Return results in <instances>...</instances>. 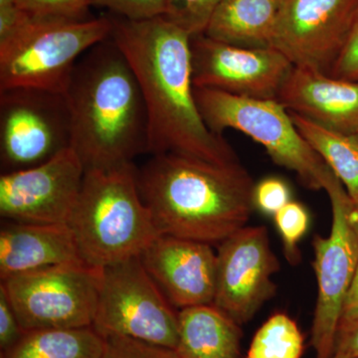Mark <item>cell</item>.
<instances>
[{
    "mask_svg": "<svg viewBox=\"0 0 358 358\" xmlns=\"http://www.w3.org/2000/svg\"><path fill=\"white\" fill-rule=\"evenodd\" d=\"M108 15L110 38L128 59L147 105L148 154L239 162L228 141L213 133L200 115L192 81V36L164 16L136 21Z\"/></svg>",
    "mask_w": 358,
    "mask_h": 358,
    "instance_id": "6da1fadb",
    "label": "cell"
},
{
    "mask_svg": "<svg viewBox=\"0 0 358 358\" xmlns=\"http://www.w3.org/2000/svg\"><path fill=\"white\" fill-rule=\"evenodd\" d=\"M65 95L71 148L85 171L119 169L148 154L150 120L143 91L110 37L78 60Z\"/></svg>",
    "mask_w": 358,
    "mask_h": 358,
    "instance_id": "7a4b0ae2",
    "label": "cell"
},
{
    "mask_svg": "<svg viewBox=\"0 0 358 358\" xmlns=\"http://www.w3.org/2000/svg\"><path fill=\"white\" fill-rule=\"evenodd\" d=\"M138 185L162 234L207 244L246 227L254 208L255 185L240 162L152 155L138 169Z\"/></svg>",
    "mask_w": 358,
    "mask_h": 358,
    "instance_id": "3957f363",
    "label": "cell"
},
{
    "mask_svg": "<svg viewBox=\"0 0 358 358\" xmlns=\"http://www.w3.org/2000/svg\"><path fill=\"white\" fill-rule=\"evenodd\" d=\"M68 225L82 261L101 268L138 258L162 235L141 199L134 164L85 171Z\"/></svg>",
    "mask_w": 358,
    "mask_h": 358,
    "instance_id": "277c9868",
    "label": "cell"
},
{
    "mask_svg": "<svg viewBox=\"0 0 358 358\" xmlns=\"http://www.w3.org/2000/svg\"><path fill=\"white\" fill-rule=\"evenodd\" d=\"M110 32L108 14L86 20L29 14L0 39V91L29 88L65 94L78 60L110 38Z\"/></svg>",
    "mask_w": 358,
    "mask_h": 358,
    "instance_id": "5b68a950",
    "label": "cell"
},
{
    "mask_svg": "<svg viewBox=\"0 0 358 358\" xmlns=\"http://www.w3.org/2000/svg\"><path fill=\"white\" fill-rule=\"evenodd\" d=\"M194 96L202 119L213 133L241 131L263 145L275 164L294 171L306 187L324 189L331 169L299 133L279 101L195 87Z\"/></svg>",
    "mask_w": 358,
    "mask_h": 358,
    "instance_id": "8992f818",
    "label": "cell"
},
{
    "mask_svg": "<svg viewBox=\"0 0 358 358\" xmlns=\"http://www.w3.org/2000/svg\"><path fill=\"white\" fill-rule=\"evenodd\" d=\"M103 268L63 264L2 281L23 331L93 327Z\"/></svg>",
    "mask_w": 358,
    "mask_h": 358,
    "instance_id": "52a82bcc",
    "label": "cell"
},
{
    "mask_svg": "<svg viewBox=\"0 0 358 358\" xmlns=\"http://www.w3.org/2000/svg\"><path fill=\"white\" fill-rule=\"evenodd\" d=\"M174 308L138 257L103 268L93 327L102 336H127L176 350Z\"/></svg>",
    "mask_w": 358,
    "mask_h": 358,
    "instance_id": "ba28073f",
    "label": "cell"
},
{
    "mask_svg": "<svg viewBox=\"0 0 358 358\" xmlns=\"http://www.w3.org/2000/svg\"><path fill=\"white\" fill-rule=\"evenodd\" d=\"M71 136L65 94L29 88L0 91L2 173L43 164L71 148Z\"/></svg>",
    "mask_w": 358,
    "mask_h": 358,
    "instance_id": "9c48e42d",
    "label": "cell"
},
{
    "mask_svg": "<svg viewBox=\"0 0 358 358\" xmlns=\"http://www.w3.org/2000/svg\"><path fill=\"white\" fill-rule=\"evenodd\" d=\"M324 190L331 200L333 222L329 236L317 235L313 242L317 281L312 329L315 358L333 357L343 301L358 266V240L348 220L352 199L333 171Z\"/></svg>",
    "mask_w": 358,
    "mask_h": 358,
    "instance_id": "30bf717a",
    "label": "cell"
},
{
    "mask_svg": "<svg viewBox=\"0 0 358 358\" xmlns=\"http://www.w3.org/2000/svg\"><path fill=\"white\" fill-rule=\"evenodd\" d=\"M357 9L358 0H282L271 47L294 67L329 74Z\"/></svg>",
    "mask_w": 358,
    "mask_h": 358,
    "instance_id": "8fae6325",
    "label": "cell"
},
{
    "mask_svg": "<svg viewBox=\"0 0 358 358\" xmlns=\"http://www.w3.org/2000/svg\"><path fill=\"white\" fill-rule=\"evenodd\" d=\"M192 81L246 98L277 100L294 65L273 47L235 46L201 34L192 37Z\"/></svg>",
    "mask_w": 358,
    "mask_h": 358,
    "instance_id": "7c38bea8",
    "label": "cell"
},
{
    "mask_svg": "<svg viewBox=\"0 0 358 358\" xmlns=\"http://www.w3.org/2000/svg\"><path fill=\"white\" fill-rule=\"evenodd\" d=\"M85 176L71 148L39 166L0 176V215L6 221L68 223Z\"/></svg>",
    "mask_w": 358,
    "mask_h": 358,
    "instance_id": "4fadbf2b",
    "label": "cell"
},
{
    "mask_svg": "<svg viewBox=\"0 0 358 358\" xmlns=\"http://www.w3.org/2000/svg\"><path fill=\"white\" fill-rule=\"evenodd\" d=\"M216 267L214 307L238 324L248 322L271 296L279 261L264 226L244 227L221 242Z\"/></svg>",
    "mask_w": 358,
    "mask_h": 358,
    "instance_id": "5bb4252c",
    "label": "cell"
},
{
    "mask_svg": "<svg viewBox=\"0 0 358 358\" xmlns=\"http://www.w3.org/2000/svg\"><path fill=\"white\" fill-rule=\"evenodd\" d=\"M148 275L176 308L212 305L217 256L210 244L162 234L140 256Z\"/></svg>",
    "mask_w": 358,
    "mask_h": 358,
    "instance_id": "9a60e30c",
    "label": "cell"
},
{
    "mask_svg": "<svg viewBox=\"0 0 358 358\" xmlns=\"http://www.w3.org/2000/svg\"><path fill=\"white\" fill-rule=\"evenodd\" d=\"M277 101L324 128L358 134V82L294 66Z\"/></svg>",
    "mask_w": 358,
    "mask_h": 358,
    "instance_id": "2e32d148",
    "label": "cell"
},
{
    "mask_svg": "<svg viewBox=\"0 0 358 358\" xmlns=\"http://www.w3.org/2000/svg\"><path fill=\"white\" fill-rule=\"evenodd\" d=\"M83 262L68 223L7 221L0 230V279L40 268Z\"/></svg>",
    "mask_w": 358,
    "mask_h": 358,
    "instance_id": "e0dca14e",
    "label": "cell"
},
{
    "mask_svg": "<svg viewBox=\"0 0 358 358\" xmlns=\"http://www.w3.org/2000/svg\"><path fill=\"white\" fill-rule=\"evenodd\" d=\"M240 324L213 305L178 312L176 352L181 358H241Z\"/></svg>",
    "mask_w": 358,
    "mask_h": 358,
    "instance_id": "ac0fdd59",
    "label": "cell"
},
{
    "mask_svg": "<svg viewBox=\"0 0 358 358\" xmlns=\"http://www.w3.org/2000/svg\"><path fill=\"white\" fill-rule=\"evenodd\" d=\"M282 0H221L204 35L235 46L271 47Z\"/></svg>",
    "mask_w": 358,
    "mask_h": 358,
    "instance_id": "d6986e66",
    "label": "cell"
},
{
    "mask_svg": "<svg viewBox=\"0 0 358 358\" xmlns=\"http://www.w3.org/2000/svg\"><path fill=\"white\" fill-rule=\"evenodd\" d=\"M105 341L93 327L25 331L1 358H102Z\"/></svg>",
    "mask_w": 358,
    "mask_h": 358,
    "instance_id": "ffe728a7",
    "label": "cell"
},
{
    "mask_svg": "<svg viewBox=\"0 0 358 358\" xmlns=\"http://www.w3.org/2000/svg\"><path fill=\"white\" fill-rule=\"evenodd\" d=\"M289 113L299 133L358 201V134L339 133Z\"/></svg>",
    "mask_w": 358,
    "mask_h": 358,
    "instance_id": "44dd1931",
    "label": "cell"
},
{
    "mask_svg": "<svg viewBox=\"0 0 358 358\" xmlns=\"http://www.w3.org/2000/svg\"><path fill=\"white\" fill-rule=\"evenodd\" d=\"M303 343L296 320L285 313H274L257 331L246 358H301Z\"/></svg>",
    "mask_w": 358,
    "mask_h": 358,
    "instance_id": "7402d4cb",
    "label": "cell"
},
{
    "mask_svg": "<svg viewBox=\"0 0 358 358\" xmlns=\"http://www.w3.org/2000/svg\"><path fill=\"white\" fill-rule=\"evenodd\" d=\"M275 227L281 236L285 256L289 264L300 262L298 246L310 226V214L300 202L291 201L274 215Z\"/></svg>",
    "mask_w": 358,
    "mask_h": 358,
    "instance_id": "603a6c76",
    "label": "cell"
},
{
    "mask_svg": "<svg viewBox=\"0 0 358 358\" xmlns=\"http://www.w3.org/2000/svg\"><path fill=\"white\" fill-rule=\"evenodd\" d=\"M221 0H167L164 17L192 37L204 34Z\"/></svg>",
    "mask_w": 358,
    "mask_h": 358,
    "instance_id": "cb8c5ba5",
    "label": "cell"
},
{
    "mask_svg": "<svg viewBox=\"0 0 358 358\" xmlns=\"http://www.w3.org/2000/svg\"><path fill=\"white\" fill-rule=\"evenodd\" d=\"M102 358H181L176 350L127 336H106Z\"/></svg>",
    "mask_w": 358,
    "mask_h": 358,
    "instance_id": "d4e9b609",
    "label": "cell"
},
{
    "mask_svg": "<svg viewBox=\"0 0 358 358\" xmlns=\"http://www.w3.org/2000/svg\"><path fill=\"white\" fill-rule=\"evenodd\" d=\"M21 8L39 17L86 20L92 0H16Z\"/></svg>",
    "mask_w": 358,
    "mask_h": 358,
    "instance_id": "484cf974",
    "label": "cell"
},
{
    "mask_svg": "<svg viewBox=\"0 0 358 358\" xmlns=\"http://www.w3.org/2000/svg\"><path fill=\"white\" fill-rule=\"evenodd\" d=\"M167 0H92V6L129 20H148L164 16Z\"/></svg>",
    "mask_w": 358,
    "mask_h": 358,
    "instance_id": "4316f807",
    "label": "cell"
},
{
    "mask_svg": "<svg viewBox=\"0 0 358 358\" xmlns=\"http://www.w3.org/2000/svg\"><path fill=\"white\" fill-rule=\"evenodd\" d=\"M291 201V190L286 181L278 178H267L254 187V207L266 215L274 216Z\"/></svg>",
    "mask_w": 358,
    "mask_h": 358,
    "instance_id": "83f0119b",
    "label": "cell"
},
{
    "mask_svg": "<svg viewBox=\"0 0 358 358\" xmlns=\"http://www.w3.org/2000/svg\"><path fill=\"white\" fill-rule=\"evenodd\" d=\"M329 75L338 79L358 82V9L345 44Z\"/></svg>",
    "mask_w": 358,
    "mask_h": 358,
    "instance_id": "f1b7e54d",
    "label": "cell"
},
{
    "mask_svg": "<svg viewBox=\"0 0 358 358\" xmlns=\"http://www.w3.org/2000/svg\"><path fill=\"white\" fill-rule=\"evenodd\" d=\"M25 331L20 326L6 292L0 287V350H10L20 341Z\"/></svg>",
    "mask_w": 358,
    "mask_h": 358,
    "instance_id": "f546056e",
    "label": "cell"
},
{
    "mask_svg": "<svg viewBox=\"0 0 358 358\" xmlns=\"http://www.w3.org/2000/svg\"><path fill=\"white\" fill-rule=\"evenodd\" d=\"M331 358H358V322L339 327Z\"/></svg>",
    "mask_w": 358,
    "mask_h": 358,
    "instance_id": "4dcf8cb0",
    "label": "cell"
},
{
    "mask_svg": "<svg viewBox=\"0 0 358 358\" xmlns=\"http://www.w3.org/2000/svg\"><path fill=\"white\" fill-rule=\"evenodd\" d=\"M358 322V266L343 301L339 327Z\"/></svg>",
    "mask_w": 358,
    "mask_h": 358,
    "instance_id": "1f68e13d",
    "label": "cell"
},
{
    "mask_svg": "<svg viewBox=\"0 0 358 358\" xmlns=\"http://www.w3.org/2000/svg\"><path fill=\"white\" fill-rule=\"evenodd\" d=\"M348 220L358 240V201H353L352 199L348 211Z\"/></svg>",
    "mask_w": 358,
    "mask_h": 358,
    "instance_id": "d6a6232c",
    "label": "cell"
}]
</instances>
